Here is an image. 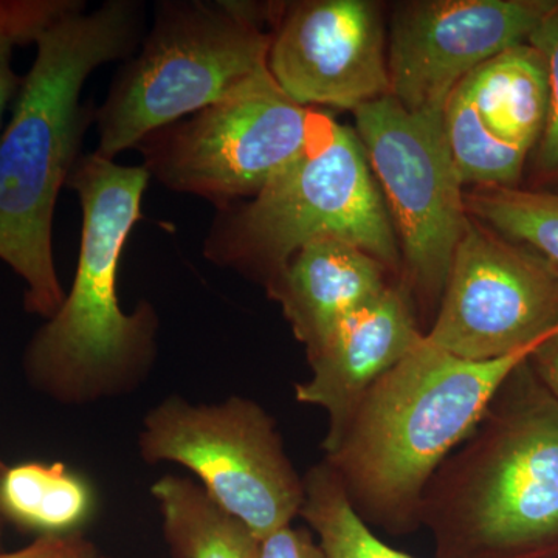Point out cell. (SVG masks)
Here are the masks:
<instances>
[{
    "label": "cell",
    "mask_w": 558,
    "mask_h": 558,
    "mask_svg": "<svg viewBox=\"0 0 558 558\" xmlns=\"http://www.w3.org/2000/svg\"><path fill=\"white\" fill-rule=\"evenodd\" d=\"M98 558H113V557L105 556V554H101V556Z\"/></svg>",
    "instance_id": "27"
},
{
    "label": "cell",
    "mask_w": 558,
    "mask_h": 558,
    "mask_svg": "<svg viewBox=\"0 0 558 558\" xmlns=\"http://www.w3.org/2000/svg\"><path fill=\"white\" fill-rule=\"evenodd\" d=\"M538 344L508 357L472 362L433 347L424 336L388 371L336 442L323 450L360 519L391 537L421 529L418 508L429 480Z\"/></svg>",
    "instance_id": "3"
},
{
    "label": "cell",
    "mask_w": 558,
    "mask_h": 558,
    "mask_svg": "<svg viewBox=\"0 0 558 558\" xmlns=\"http://www.w3.org/2000/svg\"><path fill=\"white\" fill-rule=\"evenodd\" d=\"M465 209L499 236L534 255L558 278V194L480 186Z\"/></svg>",
    "instance_id": "19"
},
{
    "label": "cell",
    "mask_w": 558,
    "mask_h": 558,
    "mask_svg": "<svg viewBox=\"0 0 558 558\" xmlns=\"http://www.w3.org/2000/svg\"><path fill=\"white\" fill-rule=\"evenodd\" d=\"M256 558H326L314 532L307 527L278 529L258 539Z\"/></svg>",
    "instance_id": "23"
},
{
    "label": "cell",
    "mask_w": 558,
    "mask_h": 558,
    "mask_svg": "<svg viewBox=\"0 0 558 558\" xmlns=\"http://www.w3.org/2000/svg\"><path fill=\"white\" fill-rule=\"evenodd\" d=\"M556 330V275L469 218L425 340L454 357L490 362L537 347Z\"/></svg>",
    "instance_id": "10"
},
{
    "label": "cell",
    "mask_w": 558,
    "mask_h": 558,
    "mask_svg": "<svg viewBox=\"0 0 558 558\" xmlns=\"http://www.w3.org/2000/svg\"><path fill=\"white\" fill-rule=\"evenodd\" d=\"M300 517L314 532L326 558H416L387 545L360 519L325 459L307 470Z\"/></svg>",
    "instance_id": "18"
},
{
    "label": "cell",
    "mask_w": 558,
    "mask_h": 558,
    "mask_svg": "<svg viewBox=\"0 0 558 558\" xmlns=\"http://www.w3.org/2000/svg\"><path fill=\"white\" fill-rule=\"evenodd\" d=\"M556 0H429L403 7L392 22L391 97L413 112H444L473 70L526 44Z\"/></svg>",
    "instance_id": "11"
},
{
    "label": "cell",
    "mask_w": 558,
    "mask_h": 558,
    "mask_svg": "<svg viewBox=\"0 0 558 558\" xmlns=\"http://www.w3.org/2000/svg\"><path fill=\"white\" fill-rule=\"evenodd\" d=\"M269 72L304 108L355 110L391 95L379 9L366 0L290 7L271 35Z\"/></svg>",
    "instance_id": "12"
},
{
    "label": "cell",
    "mask_w": 558,
    "mask_h": 558,
    "mask_svg": "<svg viewBox=\"0 0 558 558\" xmlns=\"http://www.w3.org/2000/svg\"><path fill=\"white\" fill-rule=\"evenodd\" d=\"M392 222L354 132L330 120L314 146L240 208H220L204 255L270 284L304 245L348 242L398 270Z\"/></svg>",
    "instance_id": "5"
},
{
    "label": "cell",
    "mask_w": 558,
    "mask_h": 558,
    "mask_svg": "<svg viewBox=\"0 0 558 558\" xmlns=\"http://www.w3.org/2000/svg\"><path fill=\"white\" fill-rule=\"evenodd\" d=\"M389 284L387 269L369 253L348 242L319 240L301 247L266 289L307 354Z\"/></svg>",
    "instance_id": "15"
},
{
    "label": "cell",
    "mask_w": 558,
    "mask_h": 558,
    "mask_svg": "<svg viewBox=\"0 0 558 558\" xmlns=\"http://www.w3.org/2000/svg\"><path fill=\"white\" fill-rule=\"evenodd\" d=\"M527 44L539 51L548 70V117L538 142V168L543 174L558 178V2L532 33Z\"/></svg>",
    "instance_id": "21"
},
{
    "label": "cell",
    "mask_w": 558,
    "mask_h": 558,
    "mask_svg": "<svg viewBox=\"0 0 558 558\" xmlns=\"http://www.w3.org/2000/svg\"><path fill=\"white\" fill-rule=\"evenodd\" d=\"M548 105V70L527 43L461 81L444 108V126L462 185H515L545 130Z\"/></svg>",
    "instance_id": "13"
},
{
    "label": "cell",
    "mask_w": 558,
    "mask_h": 558,
    "mask_svg": "<svg viewBox=\"0 0 558 558\" xmlns=\"http://www.w3.org/2000/svg\"><path fill=\"white\" fill-rule=\"evenodd\" d=\"M357 137L398 226L411 300L438 311L469 213L444 112H413L391 95L354 110Z\"/></svg>",
    "instance_id": "9"
},
{
    "label": "cell",
    "mask_w": 558,
    "mask_h": 558,
    "mask_svg": "<svg viewBox=\"0 0 558 558\" xmlns=\"http://www.w3.org/2000/svg\"><path fill=\"white\" fill-rule=\"evenodd\" d=\"M97 508L90 481L64 462H21L0 475V510L7 523L38 537L80 534Z\"/></svg>",
    "instance_id": "16"
},
{
    "label": "cell",
    "mask_w": 558,
    "mask_h": 558,
    "mask_svg": "<svg viewBox=\"0 0 558 558\" xmlns=\"http://www.w3.org/2000/svg\"><path fill=\"white\" fill-rule=\"evenodd\" d=\"M3 472H0L2 475ZM9 526L7 523L5 517H3L2 510H0V553L3 550V537H5V529Z\"/></svg>",
    "instance_id": "25"
},
{
    "label": "cell",
    "mask_w": 558,
    "mask_h": 558,
    "mask_svg": "<svg viewBox=\"0 0 558 558\" xmlns=\"http://www.w3.org/2000/svg\"><path fill=\"white\" fill-rule=\"evenodd\" d=\"M270 43L245 3H159L142 50L95 110L97 154L113 160L154 131L226 100L269 72Z\"/></svg>",
    "instance_id": "6"
},
{
    "label": "cell",
    "mask_w": 558,
    "mask_h": 558,
    "mask_svg": "<svg viewBox=\"0 0 558 558\" xmlns=\"http://www.w3.org/2000/svg\"><path fill=\"white\" fill-rule=\"evenodd\" d=\"M81 7L78 0H0V126L24 83L11 64L14 47L38 43L54 22Z\"/></svg>",
    "instance_id": "20"
},
{
    "label": "cell",
    "mask_w": 558,
    "mask_h": 558,
    "mask_svg": "<svg viewBox=\"0 0 558 558\" xmlns=\"http://www.w3.org/2000/svg\"><path fill=\"white\" fill-rule=\"evenodd\" d=\"M142 11L132 0H108L54 22L36 43V60L0 135V260L25 282V311L44 319L65 296L53 259L54 207L95 121L81 89L95 69L138 46Z\"/></svg>",
    "instance_id": "1"
},
{
    "label": "cell",
    "mask_w": 558,
    "mask_h": 558,
    "mask_svg": "<svg viewBox=\"0 0 558 558\" xmlns=\"http://www.w3.org/2000/svg\"><path fill=\"white\" fill-rule=\"evenodd\" d=\"M527 362L543 387L558 400V330L538 344Z\"/></svg>",
    "instance_id": "24"
},
{
    "label": "cell",
    "mask_w": 558,
    "mask_h": 558,
    "mask_svg": "<svg viewBox=\"0 0 558 558\" xmlns=\"http://www.w3.org/2000/svg\"><path fill=\"white\" fill-rule=\"evenodd\" d=\"M416 304L400 282L349 315L307 352L311 377L295 385V400L328 414L329 449L366 392L424 339Z\"/></svg>",
    "instance_id": "14"
},
{
    "label": "cell",
    "mask_w": 558,
    "mask_h": 558,
    "mask_svg": "<svg viewBox=\"0 0 558 558\" xmlns=\"http://www.w3.org/2000/svg\"><path fill=\"white\" fill-rule=\"evenodd\" d=\"M172 558H256L258 539L196 480L165 475L150 486Z\"/></svg>",
    "instance_id": "17"
},
{
    "label": "cell",
    "mask_w": 558,
    "mask_h": 558,
    "mask_svg": "<svg viewBox=\"0 0 558 558\" xmlns=\"http://www.w3.org/2000/svg\"><path fill=\"white\" fill-rule=\"evenodd\" d=\"M149 465L190 470L223 512L260 539L290 526L304 505V480L274 416L244 396L194 403L171 395L145 414L137 438Z\"/></svg>",
    "instance_id": "7"
},
{
    "label": "cell",
    "mask_w": 558,
    "mask_h": 558,
    "mask_svg": "<svg viewBox=\"0 0 558 558\" xmlns=\"http://www.w3.org/2000/svg\"><path fill=\"white\" fill-rule=\"evenodd\" d=\"M100 549L92 539L80 534L43 535L24 548L0 553V558H98Z\"/></svg>",
    "instance_id": "22"
},
{
    "label": "cell",
    "mask_w": 558,
    "mask_h": 558,
    "mask_svg": "<svg viewBox=\"0 0 558 558\" xmlns=\"http://www.w3.org/2000/svg\"><path fill=\"white\" fill-rule=\"evenodd\" d=\"M418 523L436 558H558V400L527 360L436 470Z\"/></svg>",
    "instance_id": "4"
},
{
    "label": "cell",
    "mask_w": 558,
    "mask_h": 558,
    "mask_svg": "<svg viewBox=\"0 0 558 558\" xmlns=\"http://www.w3.org/2000/svg\"><path fill=\"white\" fill-rule=\"evenodd\" d=\"M149 179L143 165L123 167L97 153L81 156L70 174L83 209L78 266L60 310L33 333L22 357L28 385L58 405L126 398L156 366L159 312L148 300L124 312L117 293L121 255L142 218Z\"/></svg>",
    "instance_id": "2"
},
{
    "label": "cell",
    "mask_w": 558,
    "mask_h": 558,
    "mask_svg": "<svg viewBox=\"0 0 558 558\" xmlns=\"http://www.w3.org/2000/svg\"><path fill=\"white\" fill-rule=\"evenodd\" d=\"M330 119L290 100L270 72L138 143L150 178L219 208L258 196L317 142Z\"/></svg>",
    "instance_id": "8"
},
{
    "label": "cell",
    "mask_w": 558,
    "mask_h": 558,
    "mask_svg": "<svg viewBox=\"0 0 558 558\" xmlns=\"http://www.w3.org/2000/svg\"><path fill=\"white\" fill-rule=\"evenodd\" d=\"M7 468H9V465H7L5 461H3L2 457H0V472H3V470Z\"/></svg>",
    "instance_id": "26"
}]
</instances>
